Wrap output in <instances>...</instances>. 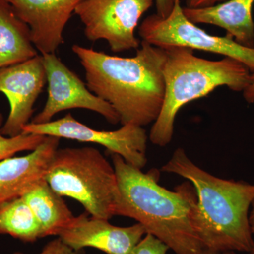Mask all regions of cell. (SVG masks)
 <instances>
[{
	"mask_svg": "<svg viewBox=\"0 0 254 254\" xmlns=\"http://www.w3.org/2000/svg\"><path fill=\"white\" fill-rule=\"evenodd\" d=\"M88 89L116 111L122 125L155 123L165 99V49L143 41L132 58L112 56L73 45Z\"/></svg>",
	"mask_w": 254,
	"mask_h": 254,
	"instance_id": "cell-1",
	"label": "cell"
},
{
	"mask_svg": "<svg viewBox=\"0 0 254 254\" xmlns=\"http://www.w3.org/2000/svg\"><path fill=\"white\" fill-rule=\"evenodd\" d=\"M120 193L118 215L136 220L176 254H203L193 228L196 192L190 182L175 190L159 185L158 170L141 171L112 154Z\"/></svg>",
	"mask_w": 254,
	"mask_h": 254,
	"instance_id": "cell-2",
	"label": "cell"
},
{
	"mask_svg": "<svg viewBox=\"0 0 254 254\" xmlns=\"http://www.w3.org/2000/svg\"><path fill=\"white\" fill-rule=\"evenodd\" d=\"M162 171L183 177L194 187L198 203L193 228L203 253H250L254 241L249 214L254 185L214 176L195 165L182 148L174 152Z\"/></svg>",
	"mask_w": 254,
	"mask_h": 254,
	"instance_id": "cell-3",
	"label": "cell"
},
{
	"mask_svg": "<svg viewBox=\"0 0 254 254\" xmlns=\"http://www.w3.org/2000/svg\"><path fill=\"white\" fill-rule=\"evenodd\" d=\"M164 48L165 99L149 135L150 142L160 147L171 143L175 119L185 105L206 96L220 86L243 92L250 84L252 73L243 63L227 57L209 60L195 56L190 48Z\"/></svg>",
	"mask_w": 254,
	"mask_h": 254,
	"instance_id": "cell-4",
	"label": "cell"
},
{
	"mask_svg": "<svg viewBox=\"0 0 254 254\" xmlns=\"http://www.w3.org/2000/svg\"><path fill=\"white\" fill-rule=\"evenodd\" d=\"M45 180L58 194L79 202L92 217L109 220L118 215L120 193L116 173L96 148H58Z\"/></svg>",
	"mask_w": 254,
	"mask_h": 254,
	"instance_id": "cell-5",
	"label": "cell"
},
{
	"mask_svg": "<svg viewBox=\"0 0 254 254\" xmlns=\"http://www.w3.org/2000/svg\"><path fill=\"white\" fill-rule=\"evenodd\" d=\"M138 35L142 41L160 48L184 47L223 55L238 60L254 72V48L239 44L230 35L212 36L201 29L186 17L181 0H175L166 17L155 14L145 18L138 28Z\"/></svg>",
	"mask_w": 254,
	"mask_h": 254,
	"instance_id": "cell-6",
	"label": "cell"
},
{
	"mask_svg": "<svg viewBox=\"0 0 254 254\" xmlns=\"http://www.w3.org/2000/svg\"><path fill=\"white\" fill-rule=\"evenodd\" d=\"M153 0H83L75 9L90 41L104 40L114 53L138 49L135 31Z\"/></svg>",
	"mask_w": 254,
	"mask_h": 254,
	"instance_id": "cell-7",
	"label": "cell"
},
{
	"mask_svg": "<svg viewBox=\"0 0 254 254\" xmlns=\"http://www.w3.org/2000/svg\"><path fill=\"white\" fill-rule=\"evenodd\" d=\"M23 132L96 143L139 169L144 168L147 163L148 136L143 127L136 125H123L115 131H98L67 114L63 118L46 124L29 123L23 127Z\"/></svg>",
	"mask_w": 254,
	"mask_h": 254,
	"instance_id": "cell-8",
	"label": "cell"
},
{
	"mask_svg": "<svg viewBox=\"0 0 254 254\" xmlns=\"http://www.w3.org/2000/svg\"><path fill=\"white\" fill-rule=\"evenodd\" d=\"M46 71L48 99L41 113L31 123L46 124L64 110L85 109L100 114L110 123L117 125L120 118L109 103L92 93L86 83L57 57L55 53L41 54Z\"/></svg>",
	"mask_w": 254,
	"mask_h": 254,
	"instance_id": "cell-9",
	"label": "cell"
},
{
	"mask_svg": "<svg viewBox=\"0 0 254 254\" xmlns=\"http://www.w3.org/2000/svg\"><path fill=\"white\" fill-rule=\"evenodd\" d=\"M46 83V71L41 55L0 68V92L6 95L10 106L9 116L0 128L1 134L15 136L22 133Z\"/></svg>",
	"mask_w": 254,
	"mask_h": 254,
	"instance_id": "cell-10",
	"label": "cell"
},
{
	"mask_svg": "<svg viewBox=\"0 0 254 254\" xmlns=\"http://www.w3.org/2000/svg\"><path fill=\"white\" fill-rule=\"evenodd\" d=\"M87 214L74 217L58 235L73 250L91 247L106 254H130L146 235L144 227L138 222L131 226L118 227L108 220L88 217Z\"/></svg>",
	"mask_w": 254,
	"mask_h": 254,
	"instance_id": "cell-11",
	"label": "cell"
},
{
	"mask_svg": "<svg viewBox=\"0 0 254 254\" xmlns=\"http://www.w3.org/2000/svg\"><path fill=\"white\" fill-rule=\"evenodd\" d=\"M29 26L41 54L55 53L64 43V30L83 0H6Z\"/></svg>",
	"mask_w": 254,
	"mask_h": 254,
	"instance_id": "cell-12",
	"label": "cell"
},
{
	"mask_svg": "<svg viewBox=\"0 0 254 254\" xmlns=\"http://www.w3.org/2000/svg\"><path fill=\"white\" fill-rule=\"evenodd\" d=\"M61 138L46 136L28 155L11 157L0 162V204L22 197L45 176Z\"/></svg>",
	"mask_w": 254,
	"mask_h": 254,
	"instance_id": "cell-13",
	"label": "cell"
},
{
	"mask_svg": "<svg viewBox=\"0 0 254 254\" xmlns=\"http://www.w3.org/2000/svg\"><path fill=\"white\" fill-rule=\"evenodd\" d=\"M254 0H227L199 9L183 8L185 16L195 24H210L225 30L242 46L254 48Z\"/></svg>",
	"mask_w": 254,
	"mask_h": 254,
	"instance_id": "cell-14",
	"label": "cell"
},
{
	"mask_svg": "<svg viewBox=\"0 0 254 254\" xmlns=\"http://www.w3.org/2000/svg\"><path fill=\"white\" fill-rule=\"evenodd\" d=\"M38 55L29 26L9 1L0 0V68L23 63Z\"/></svg>",
	"mask_w": 254,
	"mask_h": 254,
	"instance_id": "cell-15",
	"label": "cell"
},
{
	"mask_svg": "<svg viewBox=\"0 0 254 254\" xmlns=\"http://www.w3.org/2000/svg\"><path fill=\"white\" fill-rule=\"evenodd\" d=\"M22 197L41 225L44 237L58 236L74 218L63 196L56 193L45 180Z\"/></svg>",
	"mask_w": 254,
	"mask_h": 254,
	"instance_id": "cell-16",
	"label": "cell"
},
{
	"mask_svg": "<svg viewBox=\"0 0 254 254\" xmlns=\"http://www.w3.org/2000/svg\"><path fill=\"white\" fill-rule=\"evenodd\" d=\"M0 235L24 242L44 237L41 225L23 197L0 204Z\"/></svg>",
	"mask_w": 254,
	"mask_h": 254,
	"instance_id": "cell-17",
	"label": "cell"
},
{
	"mask_svg": "<svg viewBox=\"0 0 254 254\" xmlns=\"http://www.w3.org/2000/svg\"><path fill=\"white\" fill-rule=\"evenodd\" d=\"M3 116L0 113V128ZM46 136L22 132L17 136H5L0 132V162L14 156L19 152L33 151L43 143Z\"/></svg>",
	"mask_w": 254,
	"mask_h": 254,
	"instance_id": "cell-18",
	"label": "cell"
},
{
	"mask_svg": "<svg viewBox=\"0 0 254 254\" xmlns=\"http://www.w3.org/2000/svg\"><path fill=\"white\" fill-rule=\"evenodd\" d=\"M168 245L153 235L146 234L130 254H167Z\"/></svg>",
	"mask_w": 254,
	"mask_h": 254,
	"instance_id": "cell-19",
	"label": "cell"
},
{
	"mask_svg": "<svg viewBox=\"0 0 254 254\" xmlns=\"http://www.w3.org/2000/svg\"><path fill=\"white\" fill-rule=\"evenodd\" d=\"M38 254H85L84 251H76L66 245L58 237L48 242L41 253Z\"/></svg>",
	"mask_w": 254,
	"mask_h": 254,
	"instance_id": "cell-20",
	"label": "cell"
},
{
	"mask_svg": "<svg viewBox=\"0 0 254 254\" xmlns=\"http://www.w3.org/2000/svg\"><path fill=\"white\" fill-rule=\"evenodd\" d=\"M175 0H155L156 14L160 17H166L173 9Z\"/></svg>",
	"mask_w": 254,
	"mask_h": 254,
	"instance_id": "cell-21",
	"label": "cell"
},
{
	"mask_svg": "<svg viewBox=\"0 0 254 254\" xmlns=\"http://www.w3.org/2000/svg\"><path fill=\"white\" fill-rule=\"evenodd\" d=\"M225 1L227 0H186V7L190 9H199L214 6Z\"/></svg>",
	"mask_w": 254,
	"mask_h": 254,
	"instance_id": "cell-22",
	"label": "cell"
},
{
	"mask_svg": "<svg viewBox=\"0 0 254 254\" xmlns=\"http://www.w3.org/2000/svg\"><path fill=\"white\" fill-rule=\"evenodd\" d=\"M243 96L248 103H254V72L251 75L250 84L243 91Z\"/></svg>",
	"mask_w": 254,
	"mask_h": 254,
	"instance_id": "cell-23",
	"label": "cell"
},
{
	"mask_svg": "<svg viewBox=\"0 0 254 254\" xmlns=\"http://www.w3.org/2000/svg\"><path fill=\"white\" fill-rule=\"evenodd\" d=\"M249 222H250L251 232H252L254 241L253 247L249 254H254V199L251 205V211L249 214Z\"/></svg>",
	"mask_w": 254,
	"mask_h": 254,
	"instance_id": "cell-24",
	"label": "cell"
},
{
	"mask_svg": "<svg viewBox=\"0 0 254 254\" xmlns=\"http://www.w3.org/2000/svg\"><path fill=\"white\" fill-rule=\"evenodd\" d=\"M203 254H235V252H216V253H208L205 252Z\"/></svg>",
	"mask_w": 254,
	"mask_h": 254,
	"instance_id": "cell-25",
	"label": "cell"
}]
</instances>
